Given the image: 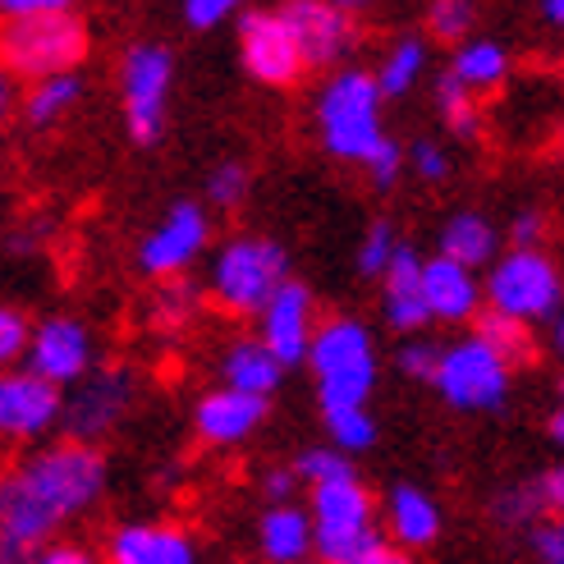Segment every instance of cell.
Masks as SVG:
<instances>
[{
  "label": "cell",
  "instance_id": "c3c4849f",
  "mask_svg": "<svg viewBox=\"0 0 564 564\" xmlns=\"http://www.w3.org/2000/svg\"><path fill=\"white\" fill-rule=\"evenodd\" d=\"M46 235H51V220H19L10 230V239H6L10 258H33V252H42Z\"/></svg>",
  "mask_w": 564,
  "mask_h": 564
},
{
  "label": "cell",
  "instance_id": "f907efd6",
  "mask_svg": "<svg viewBox=\"0 0 564 564\" xmlns=\"http://www.w3.org/2000/svg\"><path fill=\"white\" fill-rule=\"evenodd\" d=\"M362 564H417V555L404 551V546H394L390 538H381V542L368 551V560H362Z\"/></svg>",
  "mask_w": 564,
  "mask_h": 564
},
{
  "label": "cell",
  "instance_id": "e0dca14e",
  "mask_svg": "<svg viewBox=\"0 0 564 564\" xmlns=\"http://www.w3.org/2000/svg\"><path fill=\"white\" fill-rule=\"evenodd\" d=\"M106 564H203L193 532L171 519H124L106 532Z\"/></svg>",
  "mask_w": 564,
  "mask_h": 564
},
{
  "label": "cell",
  "instance_id": "d4e9b609",
  "mask_svg": "<svg viewBox=\"0 0 564 564\" xmlns=\"http://www.w3.org/2000/svg\"><path fill=\"white\" fill-rule=\"evenodd\" d=\"M207 285L203 280H188V275H175V280H161L152 285L148 303H143V326L156 335V340H180L197 326L207 307Z\"/></svg>",
  "mask_w": 564,
  "mask_h": 564
},
{
  "label": "cell",
  "instance_id": "7a4b0ae2",
  "mask_svg": "<svg viewBox=\"0 0 564 564\" xmlns=\"http://www.w3.org/2000/svg\"><path fill=\"white\" fill-rule=\"evenodd\" d=\"M381 120H386V93L372 69H358V65L335 69V74H326V83L313 97L317 143L340 165L368 171V161L390 143Z\"/></svg>",
  "mask_w": 564,
  "mask_h": 564
},
{
  "label": "cell",
  "instance_id": "d6a6232c",
  "mask_svg": "<svg viewBox=\"0 0 564 564\" xmlns=\"http://www.w3.org/2000/svg\"><path fill=\"white\" fill-rule=\"evenodd\" d=\"M477 14H482L477 0H427L422 6V33L455 51L468 37H477Z\"/></svg>",
  "mask_w": 564,
  "mask_h": 564
},
{
  "label": "cell",
  "instance_id": "8992f818",
  "mask_svg": "<svg viewBox=\"0 0 564 564\" xmlns=\"http://www.w3.org/2000/svg\"><path fill=\"white\" fill-rule=\"evenodd\" d=\"M307 510L317 523V560L322 564H362L368 551L386 538L381 519V500L362 487V477L349 482H330L307 491Z\"/></svg>",
  "mask_w": 564,
  "mask_h": 564
},
{
  "label": "cell",
  "instance_id": "4dcf8cb0",
  "mask_svg": "<svg viewBox=\"0 0 564 564\" xmlns=\"http://www.w3.org/2000/svg\"><path fill=\"white\" fill-rule=\"evenodd\" d=\"M473 330L482 335V340L510 362V368L519 372V368H532L538 362V335H532V326L528 322H514V317H505V313H487L473 322Z\"/></svg>",
  "mask_w": 564,
  "mask_h": 564
},
{
  "label": "cell",
  "instance_id": "7dc6e473",
  "mask_svg": "<svg viewBox=\"0 0 564 564\" xmlns=\"http://www.w3.org/2000/svg\"><path fill=\"white\" fill-rule=\"evenodd\" d=\"M0 14H6V23L55 19V14H78V0H0Z\"/></svg>",
  "mask_w": 564,
  "mask_h": 564
},
{
  "label": "cell",
  "instance_id": "44dd1931",
  "mask_svg": "<svg viewBox=\"0 0 564 564\" xmlns=\"http://www.w3.org/2000/svg\"><path fill=\"white\" fill-rule=\"evenodd\" d=\"M252 542H258V560L262 564H307V560H317L313 510L299 505V500L262 505L258 523H252Z\"/></svg>",
  "mask_w": 564,
  "mask_h": 564
},
{
  "label": "cell",
  "instance_id": "cb8c5ba5",
  "mask_svg": "<svg viewBox=\"0 0 564 564\" xmlns=\"http://www.w3.org/2000/svg\"><path fill=\"white\" fill-rule=\"evenodd\" d=\"M285 362H280L267 345L262 335H235V340H225L220 354H216V386H230V390H243V394H262V400H271V394L285 386Z\"/></svg>",
  "mask_w": 564,
  "mask_h": 564
},
{
  "label": "cell",
  "instance_id": "7c38bea8",
  "mask_svg": "<svg viewBox=\"0 0 564 564\" xmlns=\"http://www.w3.org/2000/svg\"><path fill=\"white\" fill-rule=\"evenodd\" d=\"M65 432V390L28 372L10 368L0 377V436L10 445H46Z\"/></svg>",
  "mask_w": 564,
  "mask_h": 564
},
{
  "label": "cell",
  "instance_id": "ffe728a7",
  "mask_svg": "<svg viewBox=\"0 0 564 564\" xmlns=\"http://www.w3.org/2000/svg\"><path fill=\"white\" fill-rule=\"evenodd\" d=\"M422 294H427V307H432L436 326H468L473 330V322L487 313L482 275L441 258V252L427 258V271H422Z\"/></svg>",
  "mask_w": 564,
  "mask_h": 564
},
{
  "label": "cell",
  "instance_id": "b9f144b4",
  "mask_svg": "<svg viewBox=\"0 0 564 564\" xmlns=\"http://www.w3.org/2000/svg\"><path fill=\"white\" fill-rule=\"evenodd\" d=\"M546 230H551V216L542 207H519L510 220H505V243L510 248H546Z\"/></svg>",
  "mask_w": 564,
  "mask_h": 564
},
{
  "label": "cell",
  "instance_id": "5bb4252c",
  "mask_svg": "<svg viewBox=\"0 0 564 564\" xmlns=\"http://www.w3.org/2000/svg\"><path fill=\"white\" fill-rule=\"evenodd\" d=\"M28 372H37L46 381H55L61 390L78 386L83 377H93L101 368V354H97V330L74 317V313H51L37 322L33 330V349L23 358Z\"/></svg>",
  "mask_w": 564,
  "mask_h": 564
},
{
  "label": "cell",
  "instance_id": "9f6ffc18",
  "mask_svg": "<svg viewBox=\"0 0 564 564\" xmlns=\"http://www.w3.org/2000/svg\"><path fill=\"white\" fill-rule=\"evenodd\" d=\"M551 390H555V404H564V368H555V377H551Z\"/></svg>",
  "mask_w": 564,
  "mask_h": 564
},
{
  "label": "cell",
  "instance_id": "e575fe53",
  "mask_svg": "<svg viewBox=\"0 0 564 564\" xmlns=\"http://www.w3.org/2000/svg\"><path fill=\"white\" fill-rule=\"evenodd\" d=\"M404 248V239H400V230H394V220H372L368 230H362V239H358V248H354V271H358V280H372V285H381V275L390 271V262H394V252Z\"/></svg>",
  "mask_w": 564,
  "mask_h": 564
},
{
  "label": "cell",
  "instance_id": "4fadbf2b",
  "mask_svg": "<svg viewBox=\"0 0 564 564\" xmlns=\"http://www.w3.org/2000/svg\"><path fill=\"white\" fill-rule=\"evenodd\" d=\"M280 14L290 19L294 37L303 46V61L313 74H335L354 61L362 46V28L354 14H345L335 0H280Z\"/></svg>",
  "mask_w": 564,
  "mask_h": 564
},
{
  "label": "cell",
  "instance_id": "ba28073f",
  "mask_svg": "<svg viewBox=\"0 0 564 564\" xmlns=\"http://www.w3.org/2000/svg\"><path fill=\"white\" fill-rule=\"evenodd\" d=\"M88 55H93V33H88V23H83L78 14L6 23V37H0V61H6V74L23 78V83L78 74V65L88 61Z\"/></svg>",
  "mask_w": 564,
  "mask_h": 564
},
{
  "label": "cell",
  "instance_id": "30bf717a",
  "mask_svg": "<svg viewBox=\"0 0 564 564\" xmlns=\"http://www.w3.org/2000/svg\"><path fill=\"white\" fill-rule=\"evenodd\" d=\"M138 404V372L129 362H101L93 377L65 390V432L83 445H106L124 427V417Z\"/></svg>",
  "mask_w": 564,
  "mask_h": 564
},
{
  "label": "cell",
  "instance_id": "816d5d0a",
  "mask_svg": "<svg viewBox=\"0 0 564 564\" xmlns=\"http://www.w3.org/2000/svg\"><path fill=\"white\" fill-rule=\"evenodd\" d=\"M542 340H546V354H551V358L560 362V368H564V313H560V317L546 326V335H542Z\"/></svg>",
  "mask_w": 564,
  "mask_h": 564
},
{
  "label": "cell",
  "instance_id": "9c48e42d",
  "mask_svg": "<svg viewBox=\"0 0 564 564\" xmlns=\"http://www.w3.org/2000/svg\"><path fill=\"white\" fill-rule=\"evenodd\" d=\"M212 258V207L203 197H175L156 216L152 230L133 248V271L161 285V280L188 275L197 262Z\"/></svg>",
  "mask_w": 564,
  "mask_h": 564
},
{
  "label": "cell",
  "instance_id": "7402d4cb",
  "mask_svg": "<svg viewBox=\"0 0 564 564\" xmlns=\"http://www.w3.org/2000/svg\"><path fill=\"white\" fill-rule=\"evenodd\" d=\"M505 248H510L505 243V225H496L487 212H477V207L449 212L441 220V230H436V252L441 258L459 262V267H468L477 275H487Z\"/></svg>",
  "mask_w": 564,
  "mask_h": 564
},
{
  "label": "cell",
  "instance_id": "603a6c76",
  "mask_svg": "<svg viewBox=\"0 0 564 564\" xmlns=\"http://www.w3.org/2000/svg\"><path fill=\"white\" fill-rule=\"evenodd\" d=\"M362 362H377V330L354 313L322 317L313 354H307V372H313V381L335 377L345 368H362Z\"/></svg>",
  "mask_w": 564,
  "mask_h": 564
},
{
  "label": "cell",
  "instance_id": "3957f363",
  "mask_svg": "<svg viewBox=\"0 0 564 564\" xmlns=\"http://www.w3.org/2000/svg\"><path fill=\"white\" fill-rule=\"evenodd\" d=\"M290 280V252L271 235H225L203 271V285L216 313L225 317H262V307L275 299V290Z\"/></svg>",
  "mask_w": 564,
  "mask_h": 564
},
{
  "label": "cell",
  "instance_id": "836d02e7",
  "mask_svg": "<svg viewBox=\"0 0 564 564\" xmlns=\"http://www.w3.org/2000/svg\"><path fill=\"white\" fill-rule=\"evenodd\" d=\"M248 193H252V171H248V161H239V156H225V161H216L212 171L203 175V203L212 207V212H239L243 203H248Z\"/></svg>",
  "mask_w": 564,
  "mask_h": 564
},
{
  "label": "cell",
  "instance_id": "2e32d148",
  "mask_svg": "<svg viewBox=\"0 0 564 564\" xmlns=\"http://www.w3.org/2000/svg\"><path fill=\"white\" fill-rule=\"evenodd\" d=\"M317 294L307 290V280L290 275L285 285L275 290V299L262 307V317H258V335H262V345L285 362V368H307V354H313V340H317Z\"/></svg>",
  "mask_w": 564,
  "mask_h": 564
},
{
  "label": "cell",
  "instance_id": "5b68a950",
  "mask_svg": "<svg viewBox=\"0 0 564 564\" xmlns=\"http://www.w3.org/2000/svg\"><path fill=\"white\" fill-rule=\"evenodd\" d=\"M482 285L491 313L528 322L532 330L551 326L564 313V267L546 248H505Z\"/></svg>",
  "mask_w": 564,
  "mask_h": 564
},
{
  "label": "cell",
  "instance_id": "1f68e13d",
  "mask_svg": "<svg viewBox=\"0 0 564 564\" xmlns=\"http://www.w3.org/2000/svg\"><path fill=\"white\" fill-rule=\"evenodd\" d=\"M487 514L496 528H510V532H532L546 514V500L538 491V477H528V482H510L500 487L491 500H487Z\"/></svg>",
  "mask_w": 564,
  "mask_h": 564
},
{
  "label": "cell",
  "instance_id": "bcb514c9",
  "mask_svg": "<svg viewBox=\"0 0 564 564\" xmlns=\"http://www.w3.org/2000/svg\"><path fill=\"white\" fill-rule=\"evenodd\" d=\"M33 564H106V551H93L88 542H69V538H55V542L37 546Z\"/></svg>",
  "mask_w": 564,
  "mask_h": 564
},
{
  "label": "cell",
  "instance_id": "db71d44e",
  "mask_svg": "<svg viewBox=\"0 0 564 564\" xmlns=\"http://www.w3.org/2000/svg\"><path fill=\"white\" fill-rule=\"evenodd\" d=\"M542 23L564 33V0H542Z\"/></svg>",
  "mask_w": 564,
  "mask_h": 564
},
{
  "label": "cell",
  "instance_id": "f546056e",
  "mask_svg": "<svg viewBox=\"0 0 564 564\" xmlns=\"http://www.w3.org/2000/svg\"><path fill=\"white\" fill-rule=\"evenodd\" d=\"M377 377H381V362H362V368H345V372H335V377L313 381L317 409H322V413L368 409L372 394H377Z\"/></svg>",
  "mask_w": 564,
  "mask_h": 564
},
{
  "label": "cell",
  "instance_id": "52a82bcc",
  "mask_svg": "<svg viewBox=\"0 0 564 564\" xmlns=\"http://www.w3.org/2000/svg\"><path fill=\"white\" fill-rule=\"evenodd\" d=\"M432 390L455 413H500L514 394V368L477 330H464L441 349Z\"/></svg>",
  "mask_w": 564,
  "mask_h": 564
},
{
  "label": "cell",
  "instance_id": "74e56055",
  "mask_svg": "<svg viewBox=\"0 0 564 564\" xmlns=\"http://www.w3.org/2000/svg\"><path fill=\"white\" fill-rule=\"evenodd\" d=\"M441 349L445 345H436L432 335H409V340L394 345L390 368L400 372L404 381H413V386H432L436 381V368H441Z\"/></svg>",
  "mask_w": 564,
  "mask_h": 564
},
{
  "label": "cell",
  "instance_id": "8d00e7d4",
  "mask_svg": "<svg viewBox=\"0 0 564 564\" xmlns=\"http://www.w3.org/2000/svg\"><path fill=\"white\" fill-rule=\"evenodd\" d=\"M294 468L303 477V487L313 491V487H330V482H349V477H358L354 459L345 455V449H335V445H307L294 455Z\"/></svg>",
  "mask_w": 564,
  "mask_h": 564
},
{
  "label": "cell",
  "instance_id": "d6986e66",
  "mask_svg": "<svg viewBox=\"0 0 564 564\" xmlns=\"http://www.w3.org/2000/svg\"><path fill=\"white\" fill-rule=\"evenodd\" d=\"M381 528L394 546H404L413 555L432 551L445 532V510L441 500L417 487V482H390L386 496H381Z\"/></svg>",
  "mask_w": 564,
  "mask_h": 564
},
{
  "label": "cell",
  "instance_id": "6da1fadb",
  "mask_svg": "<svg viewBox=\"0 0 564 564\" xmlns=\"http://www.w3.org/2000/svg\"><path fill=\"white\" fill-rule=\"evenodd\" d=\"M110 487V459L101 445L55 436L28 449L0 477V564H33L37 546L93 514Z\"/></svg>",
  "mask_w": 564,
  "mask_h": 564
},
{
  "label": "cell",
  "instance_id": "d590c367",
  "mask_svg": "<svg viewBox=\"0 0 564 564\" xmlns=\"http://www.w3.org/2000/svg\"><path fill=\"white\" fill-rule=\"evenodd\" d=\"M322 427H326V445L345 449L349 459H362L368 449H377L381 427L368 409H345V413H322Z\"/></svg>",
  "mask_w": 564,
  "mask_h": 564
},
{
  "label": "cell",
  "instance_id": "4316f807",
  "mask_svg": "<svg viewBox=\"0 0 564 564\" xmlns=\"http://www.w3.org/2000/svg\"><path fill=\"white\" fill-rule=\"evenodd\" d=\"M88 97V83L83 74H61V78H42V83H28L23 97H19V124L28 133H51L61 129L74 110Z\"/></svg>",
  "mask_w": 564,
  "mask_h": 564
},
{
  "label": "cell",
  "instance_id": "484cf974",
  "mask_svg": "<svg viewBox=\"0 0 564 564\" xmlns=\"http://www.w3.org/2000/svg\"><path fill=\"white\" fill-rule=\"evenodd\" d=\"M449 74H455L464 88L473 93V97H496V93H505L510 88V78H514V55H510V46H505L500 37H468L464 46H455L449 51V65H445Z\"/></svg>",
  "mask_w": 564,
  "mask_h": 564
},
{
  "label": "cell",
  "instance_id": "8fae6325",
  "mask_svg": "<svg viewBox=\"0 0 564 564\" xmlns=\"http://www.w3.org/2000/svg\"><path fill=\"white\" fill-rule=\"evenodd\" d=\"M235 42H239V65L258 88L285 93V88H299L303 74H313L290 19L280 10H248L235 23Z\"/></svg>",
  "mask_w": 564,
  "mask_h": 564
},
{
  "label": "cell",
  "instance_id": "ee69618b",
  "mask_svg": "<svg viewBox=\"0 0 564 564\" xmlns=\"http://www.w3.org/2000/svg\"><path fill=\"white\" fill-rule=\"evenodd\" d=\"M258 491H262V505H290V500H299L303 477H299L294 459L290 464H267L258 473Z\"/></svg>",
  "mask_w": 564,
  "mask_h": 564
},
{
  "label": "cell",
  "instance_id": "7bdbcfd3",
  "mask_svg": "<svg viewBox=\"0 0 564 564\" xmlns=\"http://www.w3.org/2000/svg\"><path fill=\"white\" fill-rule=\"evenodd\" d=\"M362 175H368V184H372L377 193H390L394 184H400V180L409 175V148H404V143H394V138H390V143L368 161V171H362Z\"/></svg>",
  "mask_w": 564,
  "mask_h": 564
},
{
  "label": "cell",
  "instance_id": "ac0fdd59",
  "mask_svg": "<svg viewBox=\"0 0 564 564\" xmlns=\"http://www.w3.org/2000/svg\"><path fill=\"white\" fill-rule=\"evenodd\" d=\"M422 271H427V258L404 243L400 252H394L390 271L381 275V326L390 335H400V340H409V335H427L432 322V307H427V294H422Z\"/></svg>",
  "mask_w": 564,
  "mask_h": 564
},
{
  "label": "cell",
  "instance_id": "83f0119b",
  "mask_svg": "<svg viewBox=\"0 0 564 564\" xmlns=\"http://www.w3.org/2000/svg\"><path fill=\"white\" fill-rule=\"evenodd\" d=\"M372 74L381 83L386 101L409 97L417 83H427V74H432V37L427 33H400V37H390V46L381 51V61H377Z\"/></svg>",
  "mask_w": 564,
  "mask_h": 564
},
{
  "label": "cell",
  "instance_id": "11a10c76",
  "mask_svg": "<svg viewBox=\"0 0 564 564\" xmlns=\"http://www.w3.org/2000/svg\"><path fill=\"white\" fill-rule=\"evenodd\" d=\"M335 6H340L345 14H354V19H362V14H368V10L377 6V0H335Z\"/></svg>",
  "mask_w": 564,
  "mask_h": 564
},
{
  "label": "cell",
  "instance_id": "f35d334b",
  "mask_svg": "<svg viewBox=\"0 0 564 564\" xmlns=\"http://www.w3.org/2000/svg\"><path fill=\"white\" fill-rule=\"evenodd\" d=\"M409 175L427 188H441V184H449V175H455V156H449V148L436 143V138H413L409 143Z\"/></svg>",
  "mask_w": 564,
  "mask_h": 564
},
{
  "label": "cell",
  "instance_id": "ab89813d",
  "mask_svg": "<svg viewBox=\"0 0 564 564\" xmlns=\"http://www.w3.org/2000/svg\"><path fill=\"white\" fill-rule=\"evenodd\" d=\"M33 330H37V322L28 317L23 307H14V303L0 307V362H6V372L23 368L28 349H33Z\"/></svg>",
  "mask_w": 564,
  "mask_h": 564
},
{
  "label": "cell",
  "instance_id": "f5cc1de1",
  "mask_svg": "<svg viewBox=\"0 0 564 564\" xmlns=\"http://www.w3.org/2000/svg\"><path fill=\"white\" fill-rule=\"evenodd\" d=\"M546 436H551V445L560 449V459H564V404L551 409V417H546Z\"/></svg>",
  "mask_w": 564,
  "mask_h": 564
},
{
  "label": "cell",
  "instance_id": "9a60e30c",
  "mask_svg": "<svg viewBox=\"0 0 564 564\" xmlns=\"http://www.w3.org/2000/svg\"><path fill=\"white\" fill-rule=\"evenodd\" d=\"M267 417H271V400H262V394L212 386L193 400L188 427L197 445H207V449H239L267 427Z\"/></svg>",
  "mask_w": 564,
  "mask_h": 564
},
{
  "label": "cell",
  "instance_id": "60d3db41",
  "mask_svg": "<svg viewBox=\"0 0 564 564\" xmlns=\"http://www.w3.org/2000/svg\"><path fill=\"white\" fill-rule=\"evenodd\" d=\"M180 14L193 33H216L220 23H239L248 14V0H180Z\"/></svg>",
  "mask_w": 564,
  "mask_h": 564
},
{
  "label": "cell",
  "instance_id": "680465c9",
  "mask_svg": "<svg viewBox=\"0 0 564 564\" xmlns=\"http://www.w3.org/2000/svg\"><path fill=\"white\" fill-rule=\"evenodd\" d=\"M307 564H322V560H307Z\"/></svg>",
  "mask_w": 564,
  "mask_h": 564
},
{
  "label": "cell",
  "instance_id": "f6af8a7d",
  "mask_svg": "<svg viewBox=\"0 0 564 564\" xmlns=\"http://www.w3.org/2000/svg\"><path fill=\"white\" fill-rule=\"evenodd\" d=\"M528 551L538 564H564V519H542L528 532Z\"/></svg>",
  "mask_w": 564,
  "mask_h": 564
},
{
  "label": "cell",
  "instance_id": "6f0895ef",
  "mask_svg": "<svg viewBox=\"0 0 564 564\" xmlns=\"http://www.w3.org/2000/svg\"><path fill=\"white\" fill-rule=\"evenodd\" d=\"M555 138H560V152H564V116H560V129H555Z\"/></svg>",
  "mask_w": 564,
  "mask_h": 564
},
{
  "label": "cell",
  "instance_id": "277c9868",
  "mask_svg": "<svg viewBox=\"0 0 564 564\" xmlns=\"http://www.w3.org/2000/svg\"><path fill=\"white\" fill-rule=\"evenodd\" d=\"M120 120L133 148H156L171 129V93H175V51L165 42H129L116 61Z\"/></svg>",
  "mask_w": 564,
  "mask_h": 564
},
{
  "label": "cell",
  "instance_id": "f1b7e54d",
  "mask_svg": "<svg viewBox=\"0 0 564 564\" xmlns=\"http://www.w3.org/2000/svg\"><path fill=\"white\" fill-rule=\"evenodd\" d=\"M432 110L441 116V124L449 129L455 143H482V138H487V106H482V97H473L449 69H441L432 78Z\"/></svg>",
  "mask_w": 564,
  "mask_h": 564
},
{
  "label": "cell",
  "instance_id": "681fc988",
  "mask_svg": "<svg viewBox=\"0 0 564 564\" xmlns=\"http://www.w3.org/2000/svg\"><path fill=\"white\" fill-rule=\"evenodd\" d=\"M538 491L546 500V514L551 519H564V459L551 464L546 473H538Z\"/></svg>",
  "mask_w": 564,
  "mask_h": 564
}]
</instances>
